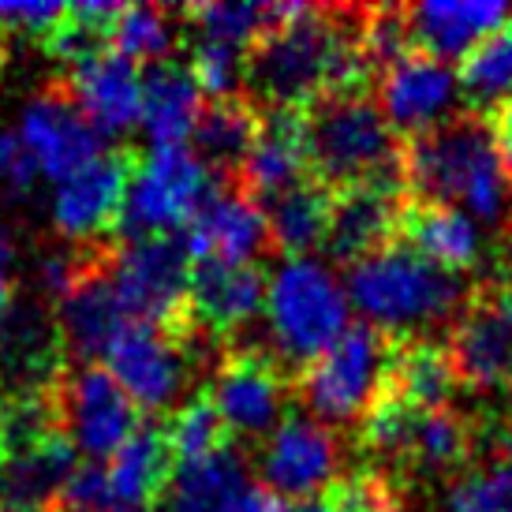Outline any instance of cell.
<instances>
[{
  "instance_id": "ffe728a7",
  "label": "cell",
  "mask_w": 512,
  "mask_h": 512,
  "mask_svg": "<svg viewBox=\"0 0 512 512\" xmlns=\"http://www.w3.org/2000/svg\"><path fill=\"white\" fill-rule=\"evenodd\" d=\"M311 172V146H307V116L299 109H266L262 128L243 161L240 187L262 206L288 187L307 180Z\"/></svg>"
},
{
  "instance_id": "836d02e7",
  "label": "cell",
  "mask_w": 512,
  "mask_h": 512,
  "mask_svg": "<svg viewBox=\"0 0 512 512\" xmlns=\"http://www.w3.org/2000/svg\"><path fill=\"white\" fill-rule=\"evenodd\" d=\"M460 94L471 105L494 109V113L512 101V19L464 57V64H460Z\"/></svg>"
},
{
  "instance_id": "6da1fadb",
  "label": "cell",
  "mask_w": 512,
  "mask_h": 512,
  "mask_svg": "<svg viewBox=\"0 0 512 512\" xmlns=\"http://www.w3.org/2000/svg\"><path fill=\"white\" fill-rule=\"evenodd\" d=\"M363 15L303 4L251 49L247 98L266 109L303 113L326 94L367 90L374 68L363 45Z\"/></svg>"
},
{
  "instance_id": "9a60e30c",
  "label": "cell",
  "mask_w": 512,
  "mask_h": 512,
  "mask_svg": "<svg viewBox=\"0 0 512 512\" xmlns=\"http://www.w3.org/2000/svg\"><path fill=\"white\" fill-rule=\"evenodd\" d=\"M191 262H228L255 266V258L270 247V221L262 202L251 199L240 180H221L199 214L180 232Z\"/></svg>"
},
{
  "instance_id": "603a6c76",
  "label": "cell",
  "mask_w": 512,
  "mask_h": 512,
  "mask_svg": "<svg viewBox=\"0 0 512 512\" xmlns=\"http://www.w3.org/2000/svg\"><path fill=\"white\" fill-rule=\"evenodd\" d=\"M509 19L512 8L501 0H438L404 8L412 45L438 60L468 57L475 45L486 42Z\"/></svg>"
},
{
  "instance_id": "b9f144b4",
  "label": "cell",
  "mask_w": 512,
  "mask_h": 512,
  "mask_svg": "<svg viewBox=\"0 0 512 512\" xmlns=\"http://www.w3.org/2000/svg\"><path fill=\"white\" fill-rule=\"evenodd\" d=\"M494 131H498V146L512 169V101L509 105H501L498 113H494Z\"/></svg>"
},
{
  "instance_id": "4316f807",
  "label": "cell",
  "mask_w": 512,
  "mask_h": 512,
  "mask_svg": "<svg viewBox=\"0 0 512 512\" xmlns=\"http://www.w3.org/2000/svg\"><path fill=\"white\" fill-rule=\"evenodd\" d=\"M202 90L180 60H161L143 75V128L154 146H184L202 116Z\"/></svg>"
},
{
  "instance_id": "3957f363",
  "label": "cell",
  "mask_w": 512,
  "mask_h": 512,
  "mask_svg": "<svg viewBox=\"0 0 512 512\" xmlns=\"http://www.w3.org/2000/svg\"><path fill=\"white\" fill-rule=\"evenodd\" d=\"M344 288L367 326L382 329L393 341H412L419 329L456 322L468 303L460 273L441 270L400 240L352 262Z\"/></svg>"
},
{
  "instance_id": "484cf974",
  "label": "cell",
  "mask_w": 512,
  "mask_h": 512,
  "mask_svg": "<svg viewBox=\"0 0 512 512\" xmlns=\"http://www.w3.org/2000/svg\"><path fill=\"white\" fill-rule=\"evenodd\" d=\"M79 468V449L68 434L0 460V501L27 512H53L68 479Z\"/></svg>"
},
{
  "instance_id": "ba28073f",
  "label": "cell",
  "mask_w": 512,
  "mask_h": 512,
  "mask_svg": "<svg viewBox=\"0 0 512 512\" xmlns=\"http://www.w3.org/2000/svg\"><path fill=\"white\" fill-rule=\"evenodd\" d=\"M113 285L128 307L131 322L161 329L187 326L191 255L180 236L120 240L113 251Z\"/></svg>"
},
{
  "instance_id": "8fae6325",
  "label": "cell",
  "mask_w": 512,
  "mask_h": 512,
  "mask_svg": "<svg viewBox=\"0 0 512 512\" xmlns=\"http://www.w3.org/2000/svg\"><path fill=\"white\" fill-rule=\"evenodd\" d=\"M445 352L471 389L512 385V285L490 281L460 307Z\"/></svg>"
},
{
  "instance_id": "c3c4849f",
  "label": "cell",
  "mask_w": 512,
  "mask_h": 512,
  "mask_svg": "<svg viewBox=\"0 0 512 512\" xmlns=\"http://www.w3.org/2000/svg\"><path fill=\"white\" fill-rule=\"evenodd\" d=\"M509 243H512V221H509Z\"/></svg>"
},
{
  "instance_id": "7c38bea8",
  "label": "cell",
  "mask_w": 512,
  "mask_h": 512,
  "mask_svg": "<svg viewBox=\"0 0 512 512\" xmlns=\"http://www.w3.org/2000/svg\"><path fill=\"white\" fill-rule=\"evenodd\" d=\"M105 359L109 374L143 412H165L176 404L195 367L184 329H161L146 322H131Z\"/></svg>"
},
{
  "instance_id": "d6a6232c",
  "label": "cell",
  "mask_w": 512,
  "mask_h": 512,
  "mask_svg": "<svg viewBox=\"0 0 512 512\" xmlns=\"http://www.w3.org/2000/svg\"><path fill=\"white\" fill-rule=\"evenodd\" d=\"M471 445H475V430H471L468 415H456L449 408L419 412L404 464L419 471H453L471 456Z\"/></svg>"
},
{
  "instance_id": "4dcf8cb0",
  "label": "cell",
  "mask_w": 512,
  "mask_h": 512,
  "mask_svg": "<svg viewBox=\"0 0 512 512\" xmlns=\"http://www.w3.org/2000/svg\"><path fill=\"white\" fill-rule=\"evenodd\" d=\"M329 217H333V187H326L314 176L266 202L270 240L288 258H311L314 247L326 243Z\"/></svg>"
},
{
  "instance_id": "ac0fdd59",
  "label": "cell",
  "mask_w": 512,
  "mask_h": 512,
  "mask_svg": "<svg viewBox=\"0 0 512 512\" xmlns=\"http://www.w3.org/2000/svg\"><path fill=\"white\" fill-rule=\"evenodd\" d=\"M460 101V75L449 68V60H438L412 49L397 64L378 72V105L393 131H404L408 139L445 124V116Z\"/></svg>"
},
{
  "instance_id": "2e32d148",
  "label": "cell",
  "mask_w": 512,
  "mask_h": 512,
  "mask_svg": "<svg viewBox=\"0 0 512 512\" xmlns=\"http://www.w3.org/2000/svg\"><path fill=\"white\" fill-rule=\"evenodd\" d=\"M262 486L277 498L311 501L341 475V438L307 415H288L262 449Z\"/></svg>"
},
{
  "instance_id": "4fadbf2b",
  "label": "cell",
  "mask_w": 512,
  "mask_h": 512,
  "mask_svg": "<svg viewBox=\"0 0 512 512\" xmlns=\"http://www.w3.org/2000/svg\"><path fill=\"white\" fill-rule=\"evenodd\" d=\"M113 243H86V266L79 273V281L72 292L60 299L57 322L68 344V356L86 363V359L109 356L113 348L131 326V314L124 307V299L113 285Z\"/></svg>"
},
{
  "instance_id": "44dd1931",
  "label": "cell",
  "mask_w": 512,
  "mask_h": 512,
  "mask_svg": "<svg viewBox=\"0 0 512 512\" xmlns=\"http://www.w3.org/2000/svg\"><path fill=\"white\" fill-rule=\"evenodd\" d=\"M64 83L101 135H120L135 120H143V72L113 49H101L72 64Z\"/></svg>"
},
{
  "instance_id": "f1b7e54d",
  "label": "cell",
  "mask_w": 512,
  "mask_h": 512,
  "mask_svg": "<svg viewBox=\"0 0 512 512\" xmlns=\"http://www.w3.org/2000/svg\"><path fill=\"white\" fill-rule=\"evenodd\" d=\"M247 490V456L236 445H225L199 464L176 468L169 501L172 512H236Z\"/></svg>"
},
{
  "instance_id": "7dc6e473",
  "label": "cell",
  "mask_w": 512,
  "mask_h": 512,
  "mask_svg": "<svg viewBox=\"0 0 512 512\" xmlns=\"http://www.w3.org/2000/svg\"><path fill=\"white\" fill-rule=\"evenodd\" d=\"M0 512H27V509H15V505H8V501H0Z\"/></svg>"
},
{
  "instance_id": "e575fe53",
  "label": "cell",
  "mask_w": 512,
  "mask_h": 512,
  "mask_svg": "<svg viewBox=\"0 0 512 512\" xmlns=\"http://www.w3.org/2000/svg\"><path fill=\"white\" fill-rule=\"evenodd\" d=\"M172 42H176V23H172L169 8L157 4H131L120 12L113 34H109V49L128 57L131 64L146 60L150 68L161 60H172Z\"/></svg>"
},
{
  "instance_id": "8d00e7d4",
  "label": "cell",
  "mask_w": 512,
  "mask_h": 512,
  "mask_svg": "<svg viewBox=\"0 0 512 512\" xmlns=\"http://www.w3.org/2000/svg\"><path fill=\"white\" fill-rule=\"evenodd\" d=\"M292 512H397V494L378 471H356L329 486L326 494L299 501Z\"/></svg>"
},
{
  "instance_id": "5b68a950",
  "label": "cell",
  "mask_w": 512,
  "mask_h": 512,
  "mask_svg": "<svg viewBox=\"0 0 512 512\" xmlns=\"http://www.w3.org/2000/svg\"><path fill=\"white\" fill-rule=\"evenodd\" d=\"M348 288L318 258H288L266 292L273 352L285 367H307L348 333Z\"/></svg>"
},
{
  "instance_id": "d590c367",
  "label": "cell",
  "mask_w": 512,
  "mask_h": 512,
  "mask_svg": "<svg viewBox=\"0 0 512 512\" xmlns=\"http://www.w3.org/2000/svg\"><path fill=\"white\" fill-rule=\"evenodd\" d=\"M165 434H169V445H172V453H176V464H180V468H184V464H199L206 456L221 453L225 445H232V441H228L225 419H221V412L214 408L210 393L191 397L187 404H180V408L169 415Z\"/></svg>"
},
{
  "instance_id": "f546056e",
  "label": "cell",
  "mask_w": 512,
  "mask_h": 512,
  "mask_svg": "<svg viewBox=\"0 0 512 512\" xmlns=\"http://www.w3.org/2000/svg\"><path fill=\"white\" fill-rule=\"evenodd\" d=\"M460 385L453 370V359L445 348L430 341H393L389 356V374H385V393L400 397L412 408L438 412L449 404L453 389Z\"/></svg>"
},
{
  "instance_id": "bcb514c9",
  "label": "cell",
  "mask_w": 512,
  "mask_h": 512,
  "mask_svg": "<svg viewBox=\"0 0 512 512\" xmlns=\"http://www.w3.org/2000/svg\"><path fill=\"white\" fill-rule=\"evenodd\" d=\"M4 143H8V135H0V184H4Z\"/></svg>"
},
{
  "instance_id": "9c48e42d",
  "label": "cell",
  "mask_w": 512,
  "mask_h": 512,
  "mask_svg": "<svg viewBox=\"0 0 512 512\" xmlns=\"http://www.w3.org/2000/svg\"><path fill=\"white\" fill-rule=\"evenodd\" d=\"M57 408L64 434L90 460H109L139 430V408L120 389L109 367L79 363L57 382Z\"/></svg>"
},
{
  "instance_id": "5bb4252c",
  "label": "cell",
  "mask_w": 512,
  "mask_h": 512,
  "mask_svg": "<svg viewBox=\"0 0 512 512\" xmlns=\"http://www.w3.org/2000/svg\"><path fill=\"white\" fill-rule=\"evenodd\" d=\"M288 397V374L273 356L258 348H232L217 359L210 400L225 419L228 434L266 438L281 427Z\"/></svg>"
},
{
  "instance_id": "ee69618b",
  "label": "cell",
  "mask_w": 512,
  "mask_h": 512,
  "mask_svg": "<svg viewBox=\"0 0 512 512\" xmlns=\"http://www.w3.org/2000/svg\"><path fill=\"white\" fill-rule=\"evenodd\" d=\"M12 255H15V243H12V232L0 225V277H4V266L12 262Z\"/></svg>"
},
{
  "instance_id": "52a82bcc",
  "label": "cell",
  "mask_w": 512,
  "mask_h": 512,
  "mask_svg": "<svg viewBox=\"0 0 512 512\" xmlns=\"http://www.w3.org/2000/svg\"><path fill=\"white\" fill-rule=\"evenodd\" d=\"M217 184H221V176L206 169L195 150L154 146L135 165L128 199H124V210L116 221V236L120 240L180 236Z\"/></svg>"
},
{
  "instance_id": "681fc988",
  "label": "cell",
  "mask_w": 512,
  "mask_h": 512,
  "mask_svg": "<svg viewBox=\"0 0 512 512\" xmlns=\"http://www.w3.org/2000/svg\"><path fill=\"white\" fill-rule=\"evenodd\" d=\"M165 512H172V509H165Z\"/></svg>"
},
{
  "instance_id": "7bdbcfd3",
  "label": "cell",
  "mask_w": 512,
  "mask_h": 512,
  "mask_svg": "<svg viewBox=\"0 0 512 512\" xmlns=\"http://www.w3.org/2000/svg\"><path fill=\"white\" fill-rule=\"evenodd\" d=\"M498 460H501V479L512 486V419L509 427L501 430V441H498Z\"/></svg>"
},
{
  "instance_id": "cb8c5ba5",
  "label": "cell",
  "mask_w": 512,
  "mask_h": 512,
  "mask_svg": "<svg viewBox=\"0 0 512 512\" xmlns=\"http://www.w3.org/2000/svg\"><path fill=\"white\" fill-rule=\"evenodd\" d=\"M397 236L404 247L419 251L449 273H468L483 262V232L456 206L430 199H404Z\"/></svg>"
},
{
  "instance_id": "30bf717a",
  "label": "cell",
  "mask_w": 512,
  "mask_h": 512,
  "mask_svg": "<svg viewBox=\"0 0 512 512\" xmlns=\"http://www.w3.org/2000/svg\"><path fill=\"white\" fill-rule=\"evenodd\" d=\"M15 139L30 154V161L38 165V172L57 180V184H64L68 176H75L79 169H86L90 161H98L105 154L101 150V131L86 120L68 83L45 86L23 105Z\"/></svg>"
},
{
  "instance_id": "7402d4cb",
  "label": "cell",
  "mask_w": 512,
  "mask_h": 512,
  "mask_svg": "<svg viewBox=\"0 0 512 512\" xmlns=\"http://www.w3.org/2000/svg\"><path fill=\"white\" fill-rule=\"evenodd\" d=\"M400 184H356L333 191L329 217V251L348 266L393 243L400 228Z\"/></svg>"
},
{
  "instance_id": "f6af8a7d",
  "label": "cell",
  "mask_w": 512,
  "mask_h": 512,
  "mask_svg": "<svg viewBox=\"0 0 512 512\" xmlns=\"http://www.w3.org/2000/svg\"><path fill=\"white\" fill-rule=\"evenodd\" d=\"M15 299H12V285L0 277V329H4V322H8V314H12Z\"/></svg>"
},
{
  "instance_id": "8992f818",
  "label": "cell",
  "mask_w": 512,
  "mask_h": 512,
  "mask_svg": "<svg viewBox=\"0 0 512 512\" xmlns=\"http://www.w3.org/2000/svg\"><path fill=\"white\" fill-rule=\"evenodd\" d=\"M393 356V337L374 326H348L341 341L307 363L299 374V400L303 408L326 423L344 427L370 412V404L382 397L385 374Z\"/></svg>"
},
{
  "instance_id": "83f0119b",
  "label": "cell",
  "mask_w": 512,
  "mask_h": 512,
  "mask_svg": "<svg viewBox=\"0 0 512 512\" xmlns=\"http://www.w3.org/2000/svg\"><path fill=\"white\" fill-rule=\"evenodd\" d=\"M258 128H262V109L247 94L228 101H210L202 109L195 131H191L195 154L214 176L240 180L243 161H247V154H251V146L258 139Z\"/></svg>"
},
{
  "instance_id": "7a4b0ae2",
  "label": "cell",
  "mask_w": 512,
  "mask_h": 512,
  "mask_svg": "<svg viewBox=\"0 0 512 512\" xmlns=\"http://www.w3.org/2000/svg\"><path fill=\"white\" fill-rule=\"evenodd\" d=\"M400 180L412 187V199L464 206V214L486 225L512 214V169L483 113H460L408 139L400 150Z\"/></svg>"
},
{
  "instance_id": "74e56055",
  "label": "cell",
  "mask_w": 512,
  "mask_h": 512,
  "mask_svg": "<svg viewBox=\"0 0 512 512\" xmlns=\"http://www.w3.org/2000/svg\"><path fill=\"white\" fill-rule=\"evenodd\" d=\"M187 68H191L199 90L210 101L243 98V86H247V60H243V49H236V45L202 42L199 38L195 49H191Z\"/></svg>"
},
{
  "instance_id": "d4e9b609",
  "label": "cell",
  "mask_w": 512,
  "mask_h": 512,
  "mask_svg": "<svg viewBox=\"0 0 512 512\" xmlns=\"http://www.w3.org/2000/svg\"><path fill=\"white\" fill-rule=\"evenodd\" d=\"M176 453L169 445L165 423H146L131 434L109 460H105V479L113 505L120 509H154L157 501L169 498L172 479H176Z\"/></svg>"
},
{
  "instance_id": "1f68e13d",
  "label": "cell",
  "mask_w": 512,
  "mask_h": 512,
  "mask_svg": "<svg viewBox=\"0 0 512 512\" xmlns=\"http://www.w3.org/2000/svg\"><path fill=\"white\" fill-rule=\"evenodd\" d=\"M303 4H195L187 8V23L202 42L255 49L262 34H270L277 23H285Z\"/></svg>"
},
{
  "instance_id": "e0dca14e",
  "label": "cell",
  "mask_w": 512,
  "mask_h": 512,
  "mask_svg": "<svg viewBox=\"0 0 512 512\" xmlns=\"http://www.w3.org/2000/svg\"><path fill=\"white\" fill-rule=\"evenodd\" d=\"M139 157L135 150H105L98 161L68 176L53 191V225L75 243H98L116 232L131 176Z\"/></svg>"
},
{
  "instance_id": "60d3db41",
  "label": "cell",
  "mask_w": 512,
  "mask_h": 512,
  "mask_svg": "<svg viewBox=\"0 0 512 512\" xmlns=\"http://www.w3.org/2000/svg\"><path fill=\"white\" fill-rule=\"evenodd\" d=\"M236 512H288L285 501L277 498L273 490H266V486H251L247 490V498L240 501V509Z\"/></svg>"
},
{
  "instance_id": "d6986e66",
  "label": "cell",
  "mask_w": 512,
  "mask_h": 512,
  "mask_svg": "<svg viewBox=\"0 0 512 512\" xmlns=\"http://www.w3.org/2000/svg\"><path fill=\"white\" fill-rule=\"evenodd\" d=\"M266 277L258 266H228V262H195L191 292H187V326L202 337L221 341L255 322L266 307Z\"/></svg>"
},
{
  "instance_id": "f35d334b",
  "label": "cell",
  "mask_w": 512,
  "mask_h": 512,
  "mask_svg": "<svg viewBox=\"0 0 512 512\" xmlns=\"http://www.w3.org/2000/svg\"><path fill=\"white\" fill-rule=\"evenodd\" d=\"M441 512H512V486L501 471H475L445 494Z\"/></svg>"
},
{
  "instance_id": "ab89813d",
  "label": "cell",
  "mask_w": 512,
  "mask_h": 512,
  "mask_svg": "<svg viewBox=\"0 0 512 512\" xmlns=\"http://www.w3.org/2000/svg\"><path fill=\"white\" fill-rule=\"evenodd\" d=\"M68 19L64 4H0V34H30L42 38V45Z\"/></svg>"
},
{
  "instance_id": "277c9868",
  "label": "cell",
  "mask_w": 512,
  "mask_h": 512,
  "mask_svg": "<svg viewBox=\"0 0 512 512\" xmlns=\"http://www.w3.org/2000/svg\"><path fill=\"white\" fill-rule=\"evenodd\" d=\"M307 116L311 176L326 187L356 184H404L400 180L397 135L385 120L382 105L367 90H344L318 98Z\"/></svg>"
}]
</instances>
